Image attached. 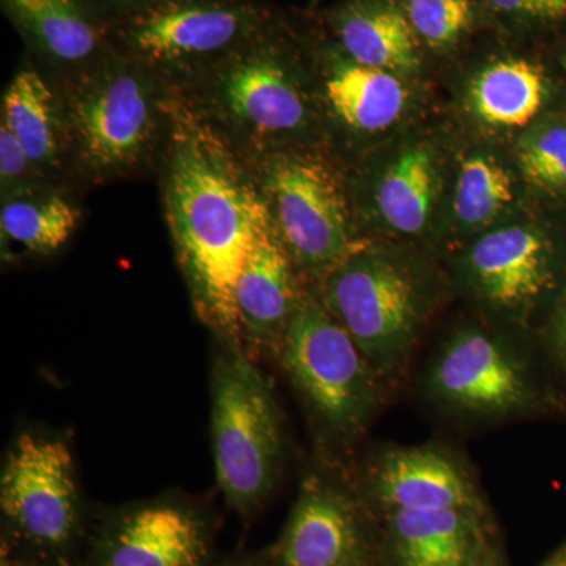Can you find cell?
<instances>
[{"mask_svg":"<svg viewBox=\"0 0 566 566\" xmlns=\"http://www.w3.org/2000/svg\"><path fill=\"white\" fill-rule=\"evenodd\" d=\"M161 161L164 211L193 308L223 344L241 346L234 294L270 216L262 193L244 159L174 92Z\"/></svg>","mask_w":566,"mask_h":566,"instance_id":"6da1fadb","label":"cell"},{"mask_svg":"<svg viewBox=\"0 0 566 566\" xmlns=\"http://www.w3.org/2000/svg\"><path fill=\"white\" fill-rule=\"evenodd\" d=\"M55 80L69 174L96 185L128 177L163 158L172 92L150 70L114 48L87 69Z\"/></svg>","mask_w":566,"mask_h":566,"instance_id":"7a4b0ae2","label":"cell"},{"mask_svg":"<svg viewBox=\"0 0 566 566\" xmlns=\"http://www.w3.org/2000/svg\"><path fill=\"white\" fill-rule=\"evenodd\" d=\"M174 93L244 161L282 151L314 122L304 82L271 24Z\"/></svg>","mask_w":566,"mask_h":566,"instance_id":"3957f363","label":"cell"},{"mask_svg":"<svg viewBox=\"0 0 566 566\" xmlns=\"http://www.w3.org/2000/svg\"><path fill=\"white\" fill-rule=\"evenodd\" d=\"M211 439L222 494L251 515L281 475L283 431L270 382L241 346L226 345L212 367Z\"/></svg>","mask_w":566,"mask_h":566,"instance_id":"277c9868","label":"cell"},{"mask_svg":"<svg viewBox=\"0 0 566 566\" xmlns=\"http://www.w3.org/2000/svg\"><path fill=\"white\" fill-rule=\"evenodd\" d=\"M270 24L255 0H158L114 18L112 43L177 92Z\"/></svg>","mask_w":566,"mask_h":566,"instance_id":"5b68a950","label":"cell"},{"mask_svg":"<svg viewBox=\"0 0 566 566\" xmlns=\"http://www.w3.org/2000/svg\"><path fill=\"white\" fill-rule=\"evenodd\" d=\"M277 356L335 438H354L374 420L382 403V376L319 297L303 293Z\"/></svg>","mask_w":566,"mask_h":566,"instance_id":"8992f818","label":"cell"},{"mask_svg":"<svg viewBox=\"0 0 566 566\" xmlns=\"http://www.w3.org/2000/svg\"><path fill=\"white\" fill-rule=\"evenodd\" d=\"M245 164L294 266L324 281L367 248L353 238L344 188L324 159L285 150Z\"/></svg>","mask_w":566,"mask_h":566,"instance_id":"52a82bcc","label":"cell"},{"mask_svg":"<svg viewBox=\"0 0 566 566\" xmlns=\"http://www.w3.org/2000/svg\"><path fill=\"white\" fill-rule=\"evenodd\" d=\"M323 303L382 379L400 374L422 327L423 294L403 264L370 248L323 281Z\"/></svg>","mask_w":566,"mask_h":566,"instance_id":"ba28073f","label":"cell"},{"mask_svg":"<svg viewBox=\"0 0 566 566\" xmlns=\"http://www.w3.org/2000/svg\"><path fill=\"white\" fill-rule=\"evenodd\" d=\"M0 509L13 534L43 553L76 538L81 501L73 453L62 439L21 434L0 476Z\"/></svg>","mask_w":566,"mask_h":566,"instance_id":"9c48e42d","label":"cell"},{"mask_svg":"<svg viewBox=\"0 0 566 566\" xmlns=\"http://www.w3.org/2000/svg\"><path fill=\"white\" fill-rule=\"evenodd\" d=\"M438 403L472 417L520 415L534 403V387L520 354L494 335L469 327L439 349L427 378Z\"/></svg>","mask_w":566,"mask_h":566,"instance_id":"30bf717a","label":"cell"},{"mask_svg":"<svg viewBox=\"0 0 566 566\" xmlns=\"http://www.w3.org/2000/svg\"><path fill=\"white\" fill-rule=\"evenodd\" d=\"M375 543L360 502L323 476H308L277 545L273 566H374Z\"/></svg>","mask_w":566,"mask_h":566,"instance_id":"8fae6325","label":"cell"},{"mask_svg":"<svg viewBox=\"0 0 566 566\" xmlns=\"http://www.w3.org/2000/svg\"><path fill=\"white\" fill-rule=\"evenodd\" d=\"M212 528L196 506L156 499L106 521L91 566H210Z\"/></svg>","mask_w":566,"mask_h":566,"instance_id":"7c38bea8","label":"cell"},{"mask_svg":"<svg viewBox=\"0 0 566 566\" xmlns=\"http://www.w3.org/2000/svg\"><path fill=\"white\" fill-rule=\"evenodd\" d=\"M33 57L55 77L87 69L114 50L99 0H0Z\"/></svg>","mask_w":566,"mask_h":566,"instance_id":"4fadbf2b","label":"cell"},{"mask_svg":"<svg viewBox=\"0 0 566 566\" xmlns=\"http://www.w3.org/2000/svg\"><path fill=\"white\" fill-rule=\"evenodd\" d=\"M367 491L389 512L485 510L468 469L438 446L386 450L368 468Z\"/></svg>","mask_w":566,"mask_h":566,"instance_id":"5bb4252c","label":"cell"},{"mask_svg":"<svg viewBox=\"0 0 566 566\" xmlns=\"http://www.w3.org/2000/svg\"><path fill=\"white\" fill-rule=\"evenodd\" d=\"M294 270L292 256L268 216L234 294L243 349L277 354L303 296L297 292Z\"/></svg>","mask_w":566,"mask_h":566,"instance_id":"9a60e30c","label":"cell"},{"mask_svg":"<svg viewBox=\"0 0 566 566\" xmlns=\"http://www.w3.org/2000/svg\"><path fill=\"white\" fill-rule=\"evenodd\" d=\"M465 270L488 304L509 312L534 303L553 281L549 245L528 227L485 234L465 256Z\"/></svg>","mask_w":566,"mask_h":566,"instance_id":"2e32d148","label":"cell"},{"mask_svg":"<svg viewBox=\"0 0 566 566\" xmlns=\"http://www.w3.org/2000/svg\"><path fill=\"white\" fill-rule=\"evenodd\" d=\"M395 566H475L490 553L485 510H397L389 517Z\"/></svg>","mask_w":566,"mask_h":566,"instance_id":"e0dca14e","label":"cell"},{"mask_svg":"<svg viewBox=\"0 0 566 566\" xmlns=\"http://www.w3.org/2000/svg\"><path fill=\"white\" fill-rule=\"evenodd\" d=\"M48 181L69 172L66 133L55 82L33 63L21 66L2 96V122Z\"/></svg>","mask_w":566,"mask_h":566,"instance_id":"ac0fdd59","label":"cell"},{"mask_svg":"<svg viewBox=\"0 0 566 566\" xmlns=\"http://www.w3.org/2000/svg\"><path fill=\"white\" fill-rule=\"evenodd\" d=\"M323 98L346 128L357 133H379L403 114L406 91L394 73L359 63L340 61L324 77Z\"/></svg>","mask_w":566,"mask_h":566,"instance_id":"d6986e66","label":"cell"},{"mask_svg":"<svg viewBox=\"0 0 566 566\" xmlns=\"http://www.w3.org/2000/svg\"><path fill=\"white\" fill-rule=\"evenodd\" d=\"M342 48L359 65L389 73L417 66V39L409 18L385 6L354 2L335 20Z\"/></svg>","mask_w":566,"mask_h":566,"instance_id":"ffe728a7","label":"cell"},{"mask_svg":"<svg viewBox=\"0 0 566 566\" xmlns=\"http://www.w3.org/2000/svg\"><path fill=\"white\" fill-rule=\"evenodd\" d=\"M81 219L80 205L50 182L3 200L2 241L28 255H51L69 243Z\"/></svg>","mask_w":566,"mask_h":566,"instance_id":"44dd1931","label":"cell"},{"mask_svg":"<svg viewBox=\"0 0 566 566\" xmlns=\"http://www.w3.org/2000/svg\"><path fill=\"white\" fill-rule=\"evenodd\" d=\"M542 70L527 61H502L480 71L472 82L476 117L497 128H521L534 120L545 103Z\"/></svg>","mask_w":566,"mask_h":566,"instance_id":"7402d4cb","label":"cell"},{"mask_svg":"<svg viewBox=\"0 0 566 566\" xmlns=\"http://www.w3.org/2000/svg\"><path fill=\"white\" fill-rule=\"evenodd\" d=\"M438 172L427 147L401 153L376 188V207L394 230L417 234L424 230L433 210Z\"/></svg>","mask_w":566,"mask_h":566,"instance_id":"603a6c76","label":"cell"},{"mask_svg":"<svg viewBox=\"0 0 566 566\" xmlns=\"http://www.w3.org/2000/svg\"><path fill=\"white\" fill-rule=\"evenodd\" d=\"M513 182L504 167L488 156L465 159L458 175L453 210L471 229L493 222L513 202Z\"/></svg>","mask_w":566,"mask_h":566,"instance_id":"cb8c5ba5","label":"cell"},{"mask_svg":"<svg viewBox=\"0 0 566 566\" xmlns=\"http://www.w3.org/2000/svg\"><path fill=\"white\" fill-rule=\"evenodd\" d=\"M416 33L433 48L449 46L472 21L471 0H408Z\"/></svg>","mask_w":566,"mask_h":566,"instance_id":"d4e9b609","label":"cell"},{"mask_svg":"<svg viewBox=\"0 0 566 566\" xmlns=\"http://www.w3.org/2000/svg\"><path fill=\"white\" fill-rule=\"evenodd\" d=\"M520 164L532 185L566 191V128L546 129L521 147Z\"/></svg>","mask_w":566,"mask_h":566,"instance_id":"484cf974","label":"cell"},{"mask_svg":"<svg viewBox=\"0 0 566 566\" xmlns=\"http://www.w3.org/2000/svg\"><path fill=\"white\" fill-rule=\"evenodd\" d=\"M33 166L28 151L7 125L0 123V191L3 200L50 185ZM54 185V182H52Z\"/></svg>","mask_w":566,"mask_h":566,"instance_id":"4316f807","label":"cell"},{"mask_svg":"<svg viewBox=\"0 0 566 566\" xmlns=\"http://www.w3.org/2000/svg\"><path fill=\"white\" fill-rule=\"evenodd\" d=\"M495 9L534 18L566 17V0H490Z\"/></svg>","mask_w":566,"mask_h":566,"instance_id":"83f0119b","label":"cell"},{"mask_svg":"<svg viewBox=\"0 0 566 566\" xmlns=\"http://www.w3.org/2000/svg\"><path fill=\"white\" fill-rule=\"evenodd\" d=\"M99 2L103 3L104 9L114 20V18L122 17V14L144 9V7L158 2V0H99Z\"/></svg>","mask_w":566,"mask_h":566,"instance_id":"f1b7e54d","label":"cell"},{"mask_svg":"<svg viewBox=\"0 0 566 566\" xmlns=\"http://www.w3.org/2000/svg\"><path fill=\"white\" fill-rule=\"evenodd\" d=\"M539 566H566V545L562 546L554 556L547 558L545 564Z\"/></svg>","mask_w":566,"mask_h":566,"instance_id":"f546056e","label":"cell"},{"mask_svg":"<svg viewBox=\"0 0 566 566\" xmlns=\"http://www.w3.org/2000/svg\"><path fill=\"white\" fill-rule=\"evenodd\" d=\"M558 345H560L562 353L566 357V311L562 315L560 323H558Z\"/></svg>","mask_w":566,"mask_h":566,"instance_id":"4dcf8cb0","label":"cell"},{"mask_svg":"<svg viewBox=\"0 0 566 566\" xmlns=\"http://www.w3.org/2000/svg\"><path fill=\"white\" fill-rule=\"evenodd\" d=\"M475 566H502V565H501V562H499L497 554H495L494 551L491 549L490 553H488L486 556L482 558V562H480V564H476Z\"/></svg>","mask_w":566,"mask_h":566,"instance_id":"1f68e13d","label":"cell"},{"mask_svg":"<svg viewBox=\"0 0 566 566\" xmlns=\"http://www.w3.org/2000/svg\"><path fill=\"white\" fill-rule=\"evenodd\" d=\"M218 566H259L255 564H251V562H229V564L218 565Z\"/></svg>","mask_w":566,"mask_h":566,"instance_id":"d6a6232c","label":"cell"},{"mask_svg":"<svg viewBox=\"0 0 566 566\" xmlns=\"http://www.w3.org/2000/svg\"><path fill=\"white\" fill-rule=\"evenodd\" d=\"M54 566H74L73 564H70V562L61 560L57 562Z\"/></svg>","mask_w":566,"mask_h":566,"instance_id":"836d02e7","label":"cell"},{"mask_svg":"<svg viewBox=\"0 0 566 566\" xmlns=\"http://www.w3.org/2000/svg\"><path fill=\"white\" fill-rule=\"evenodd\" d=\"M565 66H566V61H565Z\"/></svg>","mask_w":566,"mask_h":566,"instance_id":"e575fe53","label":"cell"}]
</instances>
